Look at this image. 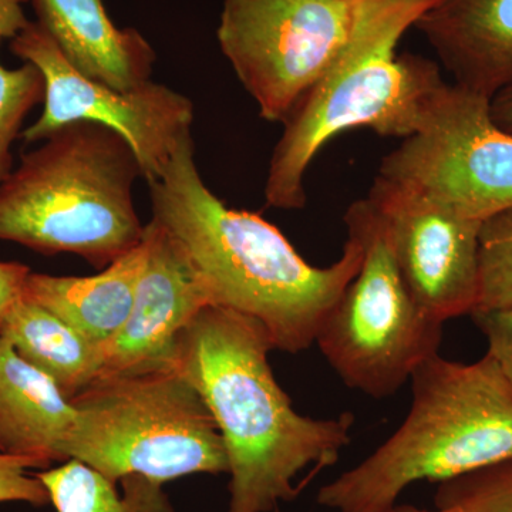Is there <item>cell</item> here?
Returning <instances> with one entry per match:
<instances>
[{"label":"cell","mask_w":512,"mask_h":512,"mask_svg":"<svg viewBox=\"0 0 512 512\" xmlns=\"http://www.w3.org/2000/svg\"><path fill=\"white\" fill-rule=\"evenodd\" d=\"M474 322L487 339V355L494 360L512 387V305L474 312Z\"/></svg>","instance_id":"23"},{"label":"cell","mask_w":512,"mask_h":512,"mask_svg":"<svg viewBox=\"0 0 512 512\" xmlns=\"http://www.w3.org/2000/svg\"><path fill=\"white\" fill-rule=\"evenodd\" d=\"M434 0H359L355 26L342 52L284 120L269 161L268 207L301 210L305 177L332 138L369 128L404 138L419 130L446 80L439 63L399 53L400 40Z\"/></svg>","instance_id":"3"},{"label":"cell","mask_w":512,"mask_h":512,"mask_svg":"<svg viewBox=\"0 0 512 512\" xmlns=\"http://www.w3.org/2000/svg\"><path fill=\"white\" fill-rule=\"evenodd\" d=\"M271 336L258 320L222 306L202 309L175 339L170 363L197 389L228 456L227 512H272L301 494V474L335 466L350 443L352 413L313 419L276 382Z\"/></svg>","instance_id":"1"},{"label":"cell","mask_w":512,"mask_h":512,"mask_svg":"<svg viewBox=\"0 0 512 512\" xmlns=\"http://www.w3.org/2000/svg\"><path fill=\"white\" fill-rule=\"evenodd\" d=\"M359 0H224L218 43L259 116L284 123L335 62Z\"/></svg>","instance_id":"9"},{"label":"cell","mask_w":512,"mask_h":512,"mask_svg":"<svg viewBox=\"0 0 512 512\" xmlns=\"http://www.w3.org/2000/svg\"><path fill=\"white\" fill-rule=\"evenodd\" d=\"M434 2H437V0H434Z\"/></svg>","instance_id":"29"},{"label":"cell","mask_w":512,"mask_h":512,"mask_svg":"<svg viewBox=\"0 0 512 512\" xmlns=\"http://www.w3.org/2000/svg\"><path fill=\"white\" fill-rule=\"evenodd\" d=\"M414 28L461 89L493 99L512 84V0H437Z\"/></svg>","instance_id":"13"},{"label":"cell","mask_w":512,"mask_h":512,"mask_svg":"<svg viewBox=\"0 0 512 512\" xmlns=\"http://www.w3.org/2000/svg\"><path fill=\"white\" fill-rule=\"evenodd\" d=\"M147 244L121 256L93 276H53L30 272L23 298L52 312L66 325L103 348L119 335L133 309Z\"/></svg>","instance_id":"15"},{"label":"cell","mask_w":512,"mask_h":512,"mask_svg":"<svg viewBox=\"0 0 512 512\" xmlns=\"http://www.w3.org/2000/svg\"><path fill=\"white\" fill-rule=\"evenodd\" d=\"M0 338L8 340L25 362L50 377L69 400L90 386L103 367L99 346L26 298L10 309Z\"/></svg>","instance_id":"17"},{"label":"cell","mask_w":512,"mask_h":512,"mask_svg":"<svg viewBox=\"0 0 512 512\" xmlns=\"http://www.w3.org/2000/svg\"><path fill=\"white\" fill-rule=\"evenodd\" d=\"M367 200L382 218L400 274L421 308L441 323L473 315L483 222L379 177Z\"/></svg>","instance_id":"11"},{"label":"cell","mask_w":512,"mask_h":512,"mask_svg":"<svg viewBox=\"0 0 512 512\" xmlns=\"http://www.w3.org/2000/svg\"><path fill=\"white\" fill-rule=\"evenodd\" d=\"M42 143L0 184V241L79 255L97 269L140 245L146 225L133 187L143 171L130 144L92 121L67 124Z\"/></svg>","instance_id":"5"},{"label":"cell","mask_w":512,"mask_h":512,"mask_svg":"<svg viewBox=\"0 0 512 512\" xmlns=\"http://www.w3.org/2000/svg\"><path fill=\"white\" fill-rule=\"evenodd\" d=\"M511 305L512 208H508L481 225L480 296L474 312L493 311Z\"/></svg>","instance_id":"19"},{"label":"cell","mask_w":512,"mask_h":512,"mask_svg":"<svg viewBox=\"0 0 512 512\" xmlns=\"http://www.w3.org/2000/svg\"><path fill=\"white\" fill-rule=\"evenodd\" d=\"M70 403L76 424L62 448L119 483L165 484L191 474H228L224 440L207 403L173 365L99 377Z\"/></svg>","instance_id":"6"},{"label":"cell","mask_w":512,"mask_h":512,"mask_svg":"<svg viewBox=\"0 0 512 512\" xmlns=\"http://www.w3.org/2000/svg\"><path fill=\"white\" fill-rule=\"evenodd\" d=\"M272 512H282V511H281V508H276V510H274Z\"/></svg>","instance_id":"28"},{"label":"cell","mask_w":512,"mask_h":512,"mask_svg":"<svg viewBox=\"0 0 512 512\" xmlns=\"http://www.w3.org/2000/svg\"><path fill=\"white\" fill-rule=\"evenodd\" d=\"M30 272L19 262H0V332L10 309L23 298Z\"/></svg>","instance_id":"24"},{"label":"cell","mask_w":512,"mask_h":512,"mask_svg":"<svg viewBox=\"0 0 512 512\" xmlns=\"http://www.w3.org/2000/svg\"><path fill=\"white\" fill-rule=\"evenodd\" d=\"M76 419L55 382L0 338V451L36 458L47 468L63 463L62 448Z\"/></svg>","instance_id":"16"},{"label":"cell","mask_w":512,"mask_h":512,"mask_svg":"<svg viewBox=\"0 0 512 512\" xmlns=\"http://www.w3.org/2000/svg\"><path fill=\"white\" fill-rule=\"evenodd\" d=\"M392 512H457L456 510H448V508H434V510H426V508L414 507L409 504H397Z\"/></svg>","instance_id":"27"},{"label":"cell","mask_w":512,"mask_h":512,"mask_svg":"<svg viewBox=\"0 0 512 512\" xmlns=\"http://www.w3.org/2000/svg\"><path fill=\"white\" fill-rule=\"evenodd\" d=\"M144 239L146 264L133 309L119 335L104 346L99 377L171 365V353L181 330L212 305L210 293L187 252L167 229L151 220Z\"/></svg>","instance_id":"12"},{"label":"cell","mask_w":512,"mask_h":512,"mask_svg":"<svg viewBox=\"0 0 512 512\" xmlns=\"http://www.w3.org/2000/svg\"><path fill=\"white\" fill-rule=\"evenodd\" d=\"M10 50L37 67L45 80L42 114L22 131L28 144L46 140L76 121L103 124L130 144L143 178L151 181L160 177L175 148L192 134L194 103L187 96L151 80L119 90L89 79L74 69L37 22L12 39Z\"/></svg>","instance_id":"10"},{"label":"cell","mask_w":512,"mask_h":512,"mask_svg":"<svg viewBox=\"0 0 512 512\" xmlns=\"http://www.w3.org/2000/svg\"><path fill=\"white\" fill-rule=\"evenodd\" d=\"M74 69L119 90L150 82L156 52L136 29H120L103 0H30Z\"/></svg>","instance_id":"14"},{"label":"cell","mask_w":512,"mask_h":512,"mask_svg":"<svg viewBox=\"0 0 512 512\" xmlns=\"http://www.w3.org/2000/svg\"><path fill=\"white\" fill-rule=\"evenodd\" d=\"M406 419L362 463L320 488L335 512H392L410 485L444 483L512 458V387L490 356L417 367Z\"/></svg>","instance_id":"4"},{"label":"cell","mask_w":512,"mask_h":512,"mask_svg":"<svg viewBox=\"0 0 512 512\" xmlns=\"http://www.w3.org/2000/svg\"><path fill=\"white\" fill-rule=\"evenodd\" d=\"M491 99L446 83L419 130L383 158L376 177L478 222L512 208V136Z\"/></svg>","instance_id":"8"},{"label":"cell","mask_w":512,"mask_h":512,"mask_svg":"<svg viewBox=\"0 0 512 512\" xmlns=\"http://www.w3.org/2000/svg\"><path fill=\"white\" fill-rule=\"evenodd\" d=\"M26 2L28 0H0V42L15 39L28 28L30 22L23 9Z\"/></svg>","instance_id":"25"},{"label":"cell","mask_w":512,"mask_h":512,"mask_svg":"<svg viewBox=\"0 0 512 512\" xmlns=\"http://www.w3.org/2000/svg\"><path fill=\"white\" fill-rule=\"evenodd\" d=\"M30 468L46 470L36 458L13 456L0 451V504L26 503L33 507L50 504L49 494L42 481L30 476Z\"/></svg>","instance_id":"22"},{"label":"cell","mask_w":512,"mask_h":512,"mask_svg":"<svg viewBox=\"0 0 512 512\" xmlns=\"http://www.w3.org/2000/svg\"><path fill=\"white\" fill-rule=\"evenodd\" d=\"M36 477L56 512H175L164 484L137 474L121 478V494L116 483L77 460L46 468Z\"/></svg>","instance_id":"18"},{"label":"cell","mask_w":512,"mask_h":512,"mask_svg":"<svg viewBox=\"0 0 512 512\" xmlns=\"http://www.w3.org/2000/svg\"><path fill=\"white\" fill-rule=\"evenodd\" d=\"M45 99V80L33 64L8 69L0 62V184L12 173V146L30 110Z\"/></svg>","instance_id":"20"},{"label":"cell","mask_w":512,"mask_h":512,"mask_svg":"<svg viewBox=\"0 0 512 512\" xmlns=\"http://www.w3.org/2000/svg\"><path fill=\"white\" fill-rule=\"evenodd\" d=\"M343 221L362 242L363 261L323 319L315 343L349 389L387 399L439 355L444 323L407 288L372 202H353Z\"/></svg>","instance_id":"7"},{"label":"cell","mask_w":512,"mask_h":512,"mask_svg":"<svg viewBox=\"0 0 512 512\" xmlns=\"http://www.w3.org/2000/svg\"><path fill=\"white\" fill-rule=\"evenodd\" d=\"M490 109L497 126L512 136V84L495 94L491 99Z\"/></svg>","instance_id":"26"},{"label":"cell","mask_w":512,"mask_h":512,"mask_svg":"<svg viewBox=\"0 0 512 512\" xmlns=\"http://www.w3.org/2000/svg\"><path fill=\"white\" fill-rule=\"evenodd\" d=\"M434 505L457 512H512V458L440 483Z\"/></svg>","instance_id":"21"},{"label":"cell","mask_w":512,"mask_h":512,"mask_svg":"<svg viewBox=\"0 0 512 512\" xmlns=\"http://www.w3.org/2000/svg\"><path fill=\"white\" fill-rule=\"evenodd\" d=\"M147 184L151 220L180 242L212 305L258 320L282 352L298 355L315 345L323 319L362 265L355 232L348 231L338 261L323 268L309 264L274 224L229 208L207 187L192 134Z\"/></svg>","instance_id":"2"}]
</instances>
